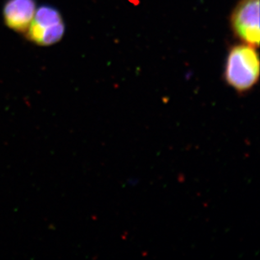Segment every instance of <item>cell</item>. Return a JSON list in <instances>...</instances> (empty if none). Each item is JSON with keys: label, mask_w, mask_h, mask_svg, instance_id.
<instances>
[{"label": "cell", "mask_w": 260, "mask_h": 260, "mask_svg": "<svg viewBox=\"0 0 260 260\" xmlns=\"http://www.w3.org/2000/svg\"><path fill=\"white\" fill-rule=\"evenodd\" d=\"M37 10L35 0H7L4 8V20L8 27L25 32Z\"/></svg>", "instance_id": "obj_4"}, {"label": "cell", "mask_w": 260, "mask_h": 260, "mask_svg": "<svg viewBox=\"0 0 260 260\" xmlns=\"http://www.w3.org/2000/svg\"><path fill=\"white\" fill-rule=\"evenodd\" d=\"M26 37L39 46L54 45L63 37L65 24L58 10L49 5L37 9L26 29Z\"/></svg>", "instance_id": "obj_2"}, {"label": "cell", "mask_w": 260, "mask_h": 260, "mask_svg": "<svg viewBox=\"0 0 260 260\" xmlns=\"http://www.w3.org/2000/svg\"><path fill=\"white\" fill-rule=\"evenodd\" d=\"M259 77V57L255 47L245 43L232 47L224 66L226 85L240 94L247 93L257 85Z\"/></svg>", "instance_id": "obj_1"}, {"label": "cell", "mask_w": 260, "mask_h": 260, "mask_svg": "<svg viewBox=\"0 0 260 260\" xmlns=\"http://www.w3.org/2000/svg\"><path fill=\"white\" fill-rule=\"evenodd\" d=\"M233 34L245 44L259 45V0H239L230 15Z\"/></svg>", "instance_id": "obj_3"}]
</instances>
